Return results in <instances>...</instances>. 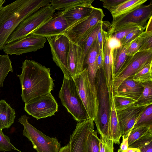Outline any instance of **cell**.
<instances>
[{
    "mask_svg": "<svg viewBox=\"0 0 152 152\" xmlns=\"http://www.w3.org/2000/svg\"><path fill=\"white\" fill-rule=\"evenodd\" d=\"M97 132L94 129L89 133L86 140V146L87 152H99Z\"/></svg>",
    "mask_w": 152,
    "mask_h": 152,
    "instance_id": "33",
    "label": "cell"
},
{
    "mask_svg": "<svg viewBox=\"0 0 152 152\" xmlns=\"http://www.w3.org/2000/svg\"><path fill=\"white\" fill-rule=\"evenodd\" d=\"M58 152H69V146L68 143L61 147Z\"/></svg>",
    "mask_w": 152,
    "mask_h": 152,
    "instance_id": "47",
    "label": "cell"
},
{
    "mask_svg": "<svg viewBox=\"0 0 152 152\" xmlns=\"http://www.w3.org/2000/svg\"><path fill=\"white\" fill-rule=\"evenodd\" d=\"M147 0H125L110 12L113 19L127 13L142 5Z\"/></svg>",
    "mask_w": 152,
    "mask_h": 152,
    "instance_id": "26",
    "label": "cell"
},
{
    "mask_svg": "<svg viewBox=\"0 0 152 152\" xmlns=\"http://www.w3.org/2000/svg\"><path fill=\"white\" fill-rule=\"evenodd\" d=\"M125 0H100L102 3L103 7L110 12Z\"/></svg>",
    "mask_w": 152,
    "mask_h": 152,
    "instance_id": "42",
    "label": "cell"
},
{
    "mask_svg": "<svg viewBox=\"0 0 152 152\" xmlns=\"http://www.w3.org/2000/svg\"><path fill=\"white\" fill-rule=\"evenodd\" d=\"M122 136V142L120 146V149L122 152H124L126 151L129 147L128 143V137L124 138L123 136Z\"/></svg>",
    "mask_w": 152,
    "mask_h": 152,
    "instance_id": "44",
    "label": "cell"
},
{
    "mask_svg": "<svg viewBox=\"0 0 152 152\" xmlns=\"http://www.w3.org/2000/svg\"><path fill=\"white\" fill-rule=\"evenodd\" d=\"M46 38L50 47L53 61L61 70L64 77H72L69 72L68 65L69 40L62 34L46 37Z\"/></svg>",
    "mask_w": 152,
    "mask_h": 152,
    "instance_id": "12",
    "label": "cell"
},
{
    "mask_svg": "<svg viewBox=\"0 0 152 152\" xmlns=\"http://www.w3.org/2000/svg\"><path fill=\"white\" fill-rule=\"evenodd\" d=\"M143 89L142 83L134 81L132 77L124 80L118 88L114 95L133 99L136 101L141 94Z\"/></svg>",
    "mask_w": 152,
    "mask_h": 152,
    "instance_id": "18",
    "label": "cell"
},
{
    "mask_svg": "<svg viewBox=\"0 0 152 152\" xmlns=\"http://www.w3.org/2000/svg\"><path fill=\"white\" fill-rule=\"evenodd\" d=\"M99 152H114V143L111 140L103 141L98 138Z\"/></svg>",
    "mask_w": 152,
    "mask_h": 152,
    "instance_id": "40",
    "label": "cell"
},
{
    "mask_svg": "<svg viewBox=\"0 0 152 152\" xmlns=\"http://www.w3.org/2000/svg\"><path fill=\"white\" fill-rule=\"evenodd\" d=\"M99 107L96 118L94 120L100 139L106 141L112 140L109 126L110 111V96L105 82L102 68L98 70L95 78Z\"/></svg>",
    "mask_w": 152,
    "mask_h": 152,
    "instance_id": "3",
    "label": "cell"
},
{
    "mask_svg": "<svg viewBox=\"0 0 152 152\" xmlns=\"http://www.w3.org/2000/svg\"><path fill=\"white\" fill-rule=\"evenodd\" d=\"M152 18L151 17L149 19V21L147 24L145 28V32H149L152 31Z\"/></svg>",
    "mask_w": 152,
    "mask_h": 152,
    "instance_id": "46",
    "label": "cell"
},
{
    "mask_svg": "<svg viewBox=\"0 0 152 152\" xmlns=\"http://www.w3.org/2000/svg\"><path fill=\"white\" fill-rule=\"evenodd\" d=\"M58 97L62 104L77 122L89 119L72 77H64Z\"/></svg>",
    "mask_w": 152,
    "mask_h": 152,
    "instance_id": "4",
    "label": "cell"
},
{
    "mask_svg": "<svg viewBox=\"0 0 152 152\" xmlns=\"http://www.w3.org/2000/svg\"><path fill=\"white\" fill-rule=\"evenodd\" d=\"M94 8L93 6L77 7L59 12L67 23L68 28L65 31L86 19L90 15Z\"/></svg>",
    "mask_w": 152,
    "mask_h": 152,
    "instance_id": "17",
    "label": "cell"
},
{
    "mask_svg": "<svg viewBox=\"0 0 152 152\" xmlns=\"http://www.w3.org/2000/svg\"><path fill=\"white\" fill-rule=\"evenodd\" d=\"M103 56L102 52L99 50L97 58V65L98 69L102 68L103 66Z\"/></svg>",
    "mask_w": 152,
    "mask_h": 152,
    "instance_id": "45",
    "label": "cell"
},
{
    "mask_svg": "<svg viewBox=\"0 0 152 152\" xmlns=\"http://www.w3.org/2000/svg\"><path fill=\"white\" fill-rule=\"evenodd\" d=\"M144 125H152V104L145 108L133 128Z\"/></svg>",
    "mask_w": 152,
    "mask_h": 152,
    "instance_id": "34",
    "label": "cell"
},
{
    "mask_svg": "<svg viewBox=\"0 0 152 152\" xmlns=\"http://www.w3.org/2000/svg\"><path fill=\"white\" fill-rule=\"evenodd\" d=\"M140 35L142 41L139 51L152 49V31H145Z\"/></svg>",
    "mask_w": 152,
    "mask_h": 152,
    "instance_id": "36",
    "label": "cell"
},
{
    "mask_svg": "<svg viewBox=\"0 0 152 152\" xmlns=\"http://www.w3.org/2000/svg\"><path fill=\"white\" fill-rule=\"evenodd\" d=\"M104 23L103 21L100 24L97 37L99 50L102 51L103 57L106 37L107 34V32L104 30L103 29Z\"/></svg>",
    "mask_w": 152,
    "mask_h": 152,
    "instance_id": "37",
    "label": "cell"
},
{
    "mask_svg": "<svg viewBox=\"0 0 152 152\" xmlns=\"http://www.w3.org/2000/svg\"><path fill=\"white\" fill-rule=\"evenodd\" d=\"M140 27H142L135 26L130 27L115 32L111 35L121 40L129 33Z\"/></svg>",
    "mask_w": 152,
    "mask_h": 152,
    "instance_id": "43",
    "label": "cell"
},
{
    "mask_svg": "<svg viewBox=\"0 0 152 152\" xmlns=\"http://www.w3.org/2000/svg\"><path fill=\"white\" fill-rule=\"evenodd\" d=\"M113 91L109 94L110 111L109 118V126L112 140L114 143L119 145L120 139L122 136L121 132L117 112L116 110Z\"/></svg>",
    "mask_w": 152,
    "mask_h": 152,
    "instance_id": "21",
    "label": "cell"
},
{
    "mask_svg": "<svg viewBox=\"0 0 152 152\" xmlns=\"http://www.w3.org/2000/svg\"><path fill=\"white\" fill-rule=\"evenodd\" d=\"M143 87V91L135 101V106L150 105L152 104V81L142 83Z\"/></svg>",
    "mask_w": 152,
    "mask_h": 152,
    "instance_id": "27",
    "label": "cell"
},
{
    "mask_svg": "<svg viewBox=\"0 0 152 152\" xmlns=\"http://www.w3.org/2000/svg\"><path fill=\"white\" fill-rule=\"evenodd\" d=\"M58 105L51 93L39 96L25 103L24 110L37 120L55 115Z\"/></svg>",
    "mask_w": 152,
    "mask_h": 152,
    "instance_id": "11",
    "label": "cell"
},
{
    "mask_svg": "<svg viewBox=\"0 0 152 152\" xmlns=\"http://www.w3.org/2000/svg\"><path fill=\"white\" fill-rule=\"evenodd\" d=\"M124 152H140V150L138 148L128 147L127 150Z\"/></svg>",
    "mask_w": 152,
    "mask_h": 152,
    "instance_id": "48",
    "label": "cell"
},
{
    "mask_svg": "<svg viewBox=\"0 0 152 152\" xmlns=\"http://www.w3.org/2000/svg\"><path fill=\"white\" fill-rule=\"evenodd\" d=\"M142 41V38L140 34L130 42L127 50V54L128 56L133 55L139 51L141 46Z\"/></svg>",
    "mask_w": 152,
    "mask_h": 152,
    "instance_id": "39",
    "label": "cell"
},
{
    "mask_svg": "<svg viewBox=\"0 0 152 152\" xmlns=\"http://www.w3.org/2000/svg\"><path fill=\"white\" fill-rule=\"evenodd\" d=\"M115 107L117 111H121L133 105L135 100L130 98L113 94Z\"/></svg>",
    "mask_w": 152,
    "mask_h": 152,
    "instance_id": "32",
    "label": "cell"
},
{
    "mask_svg": "<svg viewBox=\"0 0 152 152\" xmlns=\"http://www.w3.org/2000/svg\"><path fill=\"white\" fill-rule=\"evenodd\" d=\"M55 11L50 4L39 9L19 25L8 38L6 44L30 34L52 17Z\"/></svg>",
    "mask_w": 152,
    "mask_h": 152,
    "instance_id": "8",
    "label": "cell"
},
{
    "mask_svg": "<svg viewBox=\"0 0 152 152\" xmlns=\"http://www.w3.org/2000/svg\"><path fill=\"white\" fill-rule=\"evenodd\" d=\"M12 62L8 55H0V88L10 72H13Z\"/></svg>",
    "mask_w": 152,
    "mask_h": 152,
    "instance_id": "30",
    "label": "cell"
},
{
    "mask_svg": "<svg viewBox=\"0 0 152 152\" xmlns=\"http://www.w3.org/2000/svg\"><path fill=\"white\" fill-rule=\"evenodd\" d=\"M148 106L133 105L124 110L116 111L120 130L124 138L129 137L140 115Z\"/></svg>",
    "mask_w": 152,
    "mask_h": 152,
    "instance_id": "15",
    "label": "cell"
},
{
    "mask_svg": "<svg viewBox=\"0 0 152 152\" xmlns=\"http://www.w3.org/2000/svg\"><path fill=\"white\" fill-rule=\"evenodd\" d=\"M28 117L21 115L18 121L23 126V135L30 141L37 152H58L61 144L56 137H50L36 128L28 121Z\"/></svg>",
    "mask_w": 152,
    "mask_h": 152,
    "instance_id": "7",
    "label": "cell"
},
{
    "mask_svg": "<svg viewBox=\"0 0 152 152\" xmlns=\"http://www.w3.org/2000/svg\"><path fill=\"white\" fill-rule=\"evenodd\" d=\"M145 28L146 27H140L129 33L120 40L122 46L132 41L143 32Z\"/></svg>",
    "mask_w": 152,
    "mask_h": 152,
    "instance_id": "38",
    "label": "cell"
},
{
    "mask_svg": "<svg viewBox=\"0 0 152 152\" xmlns=\"http://www.w3.org/2000/svg\"><path fill=\"white\" fill-rule=\"evenodd\" d=\"M49 0H17L0 9V50L12 32L24 19L50 4Z\"/></svg>",
    "mask_w": 152,
    "mask_h": 152,
    "instance_id": "2",
    "label": "cell"
},
{
    "mask_svg": "<svg viewBox=\"0 0 152 152\" xmlns=\"http://www.w3.org/2000/svg\"><path fill=\"white\" fill-rule=\"evenodd\" d=\"M152 61V49L139 51L128 56L121 70L112 80L113 94L120 84L127 78L132 77L145 65Z\"/></svg>",
    "mask_w": 152,
    "mask_h": 152,
    "instance_id": "9",
    "label": "cell"
},
{
    "mask_svg": "<svg viewBox=\"0 0 152 152\" xmlns=\"http://www.w3.org/2000/svg\"><path fill=\"white\" fill-rule=\"evenodd\" d=\"M151 131L152 125H144L133 128L128 138L129 146Z\"/></svg>",
    "mask_w": 152,
    "mask_h": 152,
    "instance_id": "29",
    "label": "cell"
},
{
    "mask_svg": "<svg viewBox=\"0 0 152 152\" xmlns=\"http://www.w3.org/2000/svg\"><path fill=\"white\" fill-rule=\"evenodd\" d=\"M84 61L80 53V46L70 41V46L68 56L69 72L72 77L77 75L84 69Z\"/></svg>",
    "mask_w": 152,
    "mask_h": 152,
    "instance_id": "19",
    "label": "cell"
},
{
    "mask_svg": "<svg viewBox=\"0 0 152 152\" xmlns=\"http://www.w3.org/2000/svg\"><path fill=\"white\" fill-rule=\"evenodd\" d=\"M94 0H53L50 4L55 10L64 11L77 7L92 6Z\"/></svg>",
    "mask_w": 152,
    "mask_h": 152,
    "instance_id": "24",
    "label": "cell"
},
{
    "mask_svg": "<svg viewBox=\"0 0 152 152\" xmlns=\"http://www.w3.org/2000/svg\"><path fill=\"white\" fill-rule=\"evenodd\" d=\"M16 117L15 110L4 100H0V130L10 127Z\"/></svg>",
    "mask_w": 152,
    "mask_h": 152,
    "instance_id": "23",
    "label": "cell"
},
{
    "mask_svg": "<svg viewBox=\"0 0 152 152\" xmlns=\"http://www.w3.org/2000/svg\"><path fill=\"white\" fill-rule=\"evenodd\" d=\"M152 17V3L142 5L131 11L113 19L110 25L108 35L132 27H146L147 20Z\"/></svg>",
    "mask_w": 152,
    "mask_h": 152,
    "instance_id": "6",
    "label": "cell"
},
{
    "mask_svg": "<svg viewBox=\"0 0 152 152\" xmlns=\"http://www.w3.org/2000/svg\"><path fill=\"white\" fill-rule=\"evenodd\" d=\"M107 43L110 51L120 48L122 47L120 40L111 35L108 36Z\"/></svg>",
    "mask_w": 152,
    "mask_h": 152,
    "instance_id": "41",
    "label": "cell"
},
{
    "mask_svg": "<svg viewBox=\"0 0 152 152\" xmlns=\"http://www.w3.org/2000/svg\"><path fill=\"white\" fill-rule=\"evenodd\" d=\"M139 149L140 152H152V131L129 146Z\"/></svg>",
    "mask_w": 152,
    "mask_h": 152,
    "instance_id": "31",
    "label": "cell"
},
{
    "mask_svg": "<svg viewBox=\"0 0 152 152\" xmlns=\"http://www.w3.org/2000/svg\"><path fill=\"white\" fill-rule=\"evenodd\" d=\"M94 122L88 119L77 123L69 141V152H87L86 140L89 132L94 130Z\"/></svg>",
    "mask_w": 152,
    "mask_h": 152,
    "instance_id": "14",
    "label": "cell"
},
{
    "mask_svg": "<svg viewBox=\"0 0 152 152\" xmlns=\"http://www.w3.org/2000/svg\"><path fill=\"white\" fill-rule=\"evenodd\" d=\"M130 44L122 46L120 48L110 50L113 60V79L118 74L128 57L127 52Z\"/></svg>",
    "mask_w": 152,
    "mask_h": 152,
    "instance_id": "25",
    "label": "cell"
},
{
    "mask_svg": "<svg viewBox=\"0 0 152 152\" xmlns=\"http://www.w3.org/2000/svg\"><path fill=\"white\" fill-rule=\"evenodd\" d=\"M89 119L96 118L99 107L97 91L95 83H92L85 68L79 74L72 77Z\"/></svg>",
    "mask_w": 152,
    "mask_h": 152,
    "instance_id": "5",
    "label": "cell"
},
{
    "mask_svg": "<svg viewBox=\"0 0 152 152\" xmlns=\"http://www.w3.org/2000/svg\"><path fill=\"white\" fill-rule=\"evenodd\" d=\"M5 2V0H0V9L2 7L3 5Z\"/></svg>",
    "mask_w": 152,
    "mask_h": 152,
    "instance_id": "49",
    "label": "cell"
},
{
    "mask_svg": "<svg viewBox=\"0 0 152 152\" xmlns=\"http://www.w3.org/2000/svg\"><path fill=\"white\" fill-rule=\"evenodd\" d=\"M99 51L97 38L89 50L84 60V68H86L91 82L95 83L98 69L97 58Z\"/></svg>",
    "mask_w": 152,
    "mask_h": 152,
    "instance_id": "20",
    "label": "cell"
},
{
    "mask_svg": "<svg viewBox=\"0 0 152 152\" xmlns=\"http://www.w3.org/2000/svg\"><path fill=\"white\" fill-rule=\"evenodd\" d=\"M67 28L66 20L58 12L31 33L45 37H50L62 34Z\"/></svg>",
    "mask_w": 152,
    "mask_h": 152,
    "instance_id": "16",
    "label": "cell"
},
{
    "mask_svg": "<svg viewBox=\"0 0 152 152\" xmlns=\"http://www.w3.org/2000/svg\"><path fill=\"white\" fill-rule=\"evenodd\" d=\"M117 152H122L121 151L120 149H118V150Z\"/></svg>",
    "mask_w": 152,
    "mask_h": 152,
    "instance_id": "50",
    "label": "cell"
},
{
    "mask_svg": "<svg viewBox=\"0 0 152 152\" xmlns=\"http://www.w3.org/2000/svg\"><path fill=\"white\" fill-rule=\"evenodd\" d=\"M104 16L102 9L94 7L86 19L62 34L66 36L72 43L78 45L86 39L98 24L103 21Z\"/></svg>",
    "mask_w": 152,
    "mask_h": 152,
    "instance_id": "10",
    "label": "cell"
},
{
    "mask_svg": "<svg viewBox=\"0 0 152 152\" xmlns=\"http://www.w3.org/2000/svg\"><path fill=\"white\" fill-rule=\"evenodd\" d=\"M152 61L142 68L132 76L133 80L140 83L152 81Z\"/></svg>",
    "mask_w": 152,
    "mask_h": 152,
    "instance_id": "28",
    "label": "cell"
},
{
    "mask_svg": "<svg viewBox=\"0 0 152 152\" xmlns=\"http://www.w3.org/2000/svg\"><path fill=\"white\" fill-rule=\"evenodd\" d=\"M108 33L106 36L104 50L103 69L105 82L109 94L112 91L113 77V60L111 52L107 43Z\"/></svg>",
    "mask_w": 152,
    "mask_h": 152,
    "instance_id": "22",
    "label": "cell"
},
{
    "mask_svg": "<svg viewBox=\"0 0 152 152\" xmlns=\"http://www.w3.org/2000/svg\"><path fill=\"white\" fill-rule=\"evenodd\" d=\"M47 40L46 37L33 34L28 35L6 44L3 50L6 54L20 55L35 52L44 48Z\"/></svg>",
    "mask_w": 152,
    "mask_h": 152,
    "instance_id": "13",
    "label": "cell"
},
{
    "mask_svg": "<svg viewBox=\"0 0 152 152\" xmlns=\"http://www.w3.org/2000/svg\"><path fill=\"white\" fill-rule=\"evenodd\" d=\"M21 67V74L17 75L20 81L22 100L25 103L53 90L54 84L50 68L29 59L24 61Z\"/></svg>",
    "mask_w": 152,
    "mask_h": 152,
    "instance_id": "1",
    "label": "cell"
},
{
    "mask_svg": "<svg viewBox=\"0 0 152 152\" xmlns=\"http://www.w3.org/2000/svg\"><path fill=\"white\" fill-rule=\"evenodd\" d=\"M2 130H0V151L5 152L13 149L21 152L11 143L9 137L4 134Z\"/></svg>",
    "mask_w": 152,
    "mask_h": 152,
    "instance_id": "35",
    "label": "cell"
}]
</instances>
